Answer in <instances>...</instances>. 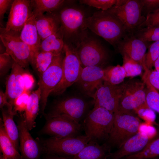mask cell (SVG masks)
Listing matches in <instances>:
<instances>
[{"label":"cell","mask_w":159,"mask_h":159,"mask_svg":"<svg viewBox=\"0 0 159 159\" xmlns=\"http://www.w3.org/2000/svg\"><path fill=\"white\" fill-rule=\"evenodd\" d=\"M87 28L115 47L127 34L123 24L117 18L102 10L85 18L81 29Z\"/></svg>","instance_id":"1"},{"label":"cell","mask_w":159,"mask_h":159,"mask_svg":"<svg viewBox=\"0 0 159 159\" xmlns=\"http://www.w3.org/2000/svg\"><path fill=\"white\" fill-rule=\"evenodd\" d=\"M114 118V113L107 109L93 107L87 114L82 124L85 134L90 138V141L98 143L108 140Z\"/></svg>","instance_id":"2"},{"label":"cell","mask_w":159,"mask_h":159,"mask_svg":"<svg viewBox=\"0 0 159 159\" xmlns=\"http://www.w3.org/2000/svg\"><path fill=\"white\" fill-rule=\"evenodd\" d=\"M76 47L74 49L82 67L103 66L108 63L109 55L100 42L85 34L81 36Z\"/></svg>","instance_id":"3"},{"label":"cell","mask_w":159,"mask_h":159,"mask_svg":"<svg viewBox=\"0 0 159 159\" xmlns=\"http://www.w3.org/2000/svg\"><path fill=\"white\" fill-rule=\"evenodd\" d=\"M85 135L76 137H51L41 141L42 151L47 154L64 157L74 156L90 142Z\"/></svg>","instance_id":"4"},{"label":"cell","mask_w":159,"mask_h":159,"mask_svg":"<svg viewBox=\"0 0 159 159\" xmlns=\"http://www.w3.org/2000/svg\"><path fill=\"white\" fill-rule=\"evenodd\" d=\"M140 120L132 112L118 110L114 118L108 140L118 148L138 132Z\"/></svg>","instance_id":"5"},{"label":"cell","mask_w":159,"mask_h":159,"mask_svg":"<svg viewBox=\"0 0 159 159\" xmlns=\"http://www.w3.org/2000/svg\"><path fill=\"white\" fill-rule=\"evenodd\" d=\"M142 9L141 0H127L123 5L114 6L105 11L121 22L127 34H134L146 19L142 15Z\"/></svg>","instance_id":"6"},{"label":"cell","mask_w":159,"mask_h":159,"mask_svg":"<svg viewBox=\"0 0 159 159\" xmlns=\"http://www.w3.org/2000/svg\"><path fill=\"white\" fill-rule=\"evenodd\" d=\"M63 50L65 56L63 62L62 78L51 94L55 96L62 94L67 88L76 83L83 69L73 48L64 44Z\"/></svg>","instance_id":"7"},{"label":"cell","mask_w":159,"mask_h":159,"mask_svg":"<svg viewBox=\"0 0 159 159\" xmlns=\"http://www.w3.org/2000/svg\"><path fill=\"white\" fill-rule=\"evenodd\" d=\"M20 33L6 30L0 27V37L5 49L14 61L24 69L30 63L32 53L28 46L21 39Z\"/></svg>","instance_id":"8"},{"label":"cell","mask_w":159,"mask_h":159,"mask_svg":"<svg viewBox=\"0 0 159 159\" xmlns=\"http://www.w3.org/2000/svg\"><path fill=\"white\" fill-rule=\"evenodd\" d=\"M62 53L54 56L52 62L39 77L38 85L41 92L40 103L42 112L44 113L48 98L61 81L63 73L64 56Z\"/></svg>","instance_id":"9"},{"label":"cell","mask_w":159,"mask_h":159,"mask_svg":"<svg viewBox=\"0 0 159 159\" xmlns=\"http://www.w3.org/2000/svg\"><path fill=\"white\" fill-rule=\"evenodd\" d=\"M46 119V123L40 132L51 137H76L80 135L83 129L82 124L67 115L47 116Z\"/></svg>","instance_id":"10"},{"label":"cell","mask_w":159,"mask_h":159,"mask_svg":"<svg viewBox=\"0 0 159 159\" xmlns=\"http://www.w3.org/2000/svg\"><path fill=\"white\" fill-rule=\"evenodd\" d=\"M146 92V85L143 81L133 80L123 83L118 110L132 112L147 104Z\"/></svg>","instance_id":"11"},{"label":"cell","mask_w":159,"mask_h":159,"mask_svg":"<svg viewBox=\"0 0 159 159\" xmlns=\"http://www.w3.org/2000/svg\"><path fill=\"white\" fill-rule=\"evenodd\" d=\"M89 106L88 102L81 97L69 96L56 102L47 116L65 115L80 123L90 111Z\"/></svg>","instance_id":"12"},{"label":"cell","mask_w":159,"mask_h":159,"mask_svg":"<svg viewBox=\"0 0 159 159\" xmlns=\"http://www.w3.org/2000/svg\"><path fill=\"white\" fill-rule=\"evenodd\" d=\"M123 89V83L113 85L104 81L97 88L94 96V107L104 108L114 113L118 110Z\"/></svg>","instance_id":"13"},{"label":"cell","mask_w":159,"mask_h":159,"mask_svg":"<svg viewBox=\"0 0 159 159\" xmlns=\"http://www.w3.org/2000/svg\"><path fill=\"white\" fill-rule=\"evenodd\" d=\"M151 44L137 38L133 34H127L115 48L122 55L127 56L143 66L146 52Z\"/></svg>","instance_id":"14"},{"label":"cell","mask_w":159,"mask_h":159,"mask_svg":"<svg viewBox=\"0 0 159 159\" xmlns=\"http://www.w3.org/2000/svg\"><path fill=\"white\" fill-rule=\"evenodd\" d=\"M104 68L97 66L83 67L76 83L83 94L93 98L97 88L104 82Z\"/></svg>","instance_id":"15"},{"label":"cell","mask_w":159,"mask_h":159,"mask_svg":"<svg viewBox=\"0 0 159 159\" xmlns=\"http://www.w3.org/2000/svg\"><path fill=\"white\" fill-rule=\"evenodd\" d=\"M31 12V0H14L4 27L5 29L20 33Z\"/></svg>","instance_id":"16"},{"label":"cell","mask_w":159,"mask_h":159,"mask_svg":"<svg viewBox=\"0 0 159 159\" xmlns=\"http://www.w3.org/2000/svg\"><path fill=\"white\" fill-rule=\"evenodd\" d=\"M17 122L19 149L23 159H41V146L29 133L24 117Z\"/></svg>","instance_id":"17"},{"label":"cell","mask_w":159,"mask_h":159,"mask_svg":"<svg viewBox=\"0 0 159 159\" xmlns=\"http://www.w3.org/2000/svg\"><path fill=\"white\" fill-rule=\"evenodd\" d=\"M57 15L63 35L67 37L74 35L80 28H82L85 18L81 10L73 8H64Z\"/></svg>","instance_id":"18"},{"label":"cell","mask_w":159,"mask_h":159,"mask_svg":"<svg viewBox=\"0 0 159 159\" xmlns=\"http://www.w3.org/2000/svg\"><path fill=\"white\" fill-rule=\"evenodd\" d=\"M153 140H151L145 135L138 132L126 140L117 150L112 153H110L107 158L121 159L136 154L143 150Z\"/></svg>","instance_id":"19"},{"label":"cell","mask_w":159,"mask_h":159,"mask_svg":"<svg viewBox=\"0 0 159 159\" xmlns=\"http://www.w3.org/2000/svg\"><path fill=\"white\" fill-rule=\"evenodd\" d=\"M26 71L25 69L14 62L11 73L6 80L5 92L9 102L12 106L15 100L25 91L21 78Z\"/></svg>","instance_id":"20"},{"label":"cell","mask_w":159,"mask_h":159,"mask_svg":"<svg viewBox=\"0 0 159 159\" xmlns=\"http://www.w3.org/2000/svg\"><path fill=\"white\" fill-rule=\"evenodd\" d=\"M20 36L21 40L28 46L31 50L30 63L39 51L41 42L36 26L35 17L32 12L20 32Z\"/></svg>","instance_id":"21"},{"label":"cell","mask_w":159,"mask_h":159,"mask_svg":"<svg viewBox=\"0 0 159 159\" xmlns=\"http://www.w3.org/2000/svg\"><path fill=\"white\" fill-rule=\"evenodd\" d=\"M36 24L41 41L56 33L61 25L58 15L48 12L35 17Z\"/></svg>","instance_id":"22"},{"label":"cell","mask_w":159,"mask_h":159,"mask_svg":"<svg viewBox=\"0 0 159 159\" xmlns=\"http://www.w3.org/2000/svg\"><path fill=\"white\" fill-rule=\"evenodd\" d=\"M110 153L106 144L100 145L97 142L90 141L73 159H107Z\"/></svg>","instance_id":"23"},{"label":"cell","mask_w":159,"mask_h":159,"mask_svg":"<svg viewBox=\"0 0 159 159\" xmlns=\"http://www.w3.org/2000/svg\"><path fill=\"white\" fill-rule=\"evenodd\" d=\"M1 109L5 130L18 150L19 149V131L18 127L13 119L16 112L14 111L13 106L11 104L5 106Z\"/></svg>","instance_id":"24"},{"label":"cell","mask_w":159,"mask_h":159,"mask_svg":"<svg viewBox=\"0 0 159 159\" xmlns=\"http://www.w3.org/2000/svg\"><path fill=\"white\" fill-rule=\"evenodd\" d=\"M41 92L39 88L31 93L25 110L24 118L28 130H31L35 125V120L39 110Z\"/></svg>","instance_id":"25"},{"label":"cell","mask_w":159,"mask_h":159,"mask_svg":"<svg viewBox=\"0 0 159 159\" xmlns=\"http://www.w3.org/2000/svg\"><path fill=\"white\" fill-rule=\"evenodd\" d=\"M0 148L4 159H23L5 130L2 120H0Z\"/></svg>","instance_id":"26"},{"label":"cell","mask_w":159,"mask_h":159,"mask_svg":"<svg viewBox=\"0 0 159 159\" xmlns=\"http://www.w3.org/2000/svg\"><path fill=\"white\" fill-rule=\"evenodd\" d=\"M63 37L61 27L58 32L41 41L39 51L52 52L56 55L62 53L64 44L63 41Z\"/></svg>","instance_id":"27"},{"label":"cell","mask_w":159,"mask_h":159,"mask_svg":"<svg viewBox=\"0 0 159 159\" xmlns=\"http://www.w3.org/2000/svg\"><path fill=\"white\" fill-rule=\"evenodd\" d=\"M64 0H31L32 13L36 17L44 14L45 12H51L62 6Z\"/></svg>","instance_id":"28"},{"label":"cell","mask_w":159,"mask_h":159,"mask_svg":"<svg viewBox=\"0 0 159 159\" xmlns=\"http://www.w3.org/2000/svg\"><path fill=\"white\" fill-rule=\"evenodd\" d=\"M56 55L52 52L40 51L35 55L30 63L34 67L39 77L47 69Z\"/></svg>","instance_id":"29"},{"label":"cell","mask_w":159,"mask_h":159,"mask_svg":"<svg viewBox=\"0 0 159 159\" xmlns=\"http://www.w3.org/2000/svg\"><path fill=\"white\" fill-rule=\"evenodd\" d=\"M142 80L146 85V102L147 105L154 111L159 113V93L150 83L145 72Z\"/></svg>","instance_id":"30"},{"label":"cell","mask_w":159,"mask_h":159,"mask_svg":"<svg viewBox=\"0 0 159 159\" xmlns=\"http://www.w3.org/2000/svg\"><path fill=\"white\" fill-rule=\"evenodd\" d=\"M126 77L125 69L122 66L117 65L104 68V81L113 85L121 83Z\"/></svg>","instance_id":"31"},{"label":"cell","mask_w":159,"mask_h":159,"mask_svg":"<svg viewBox=\"0 0 159 159\" xmlns=\"http://www.w3.org/2000/svg\"><path fill=\"white\" fill-rule=\"evenodd\" d=\"M159 156V138L151 141L142 151L122 159H148Z\"/></svg>","instance_id":"32"},{"label":"cell","mask_w":159,"mask_h":159,"mask_svg":"<svg viewBox=\"0 0 159 159\" xmlns=\"http://www.w3.org/2000/svg\"><path fill=\"white\" fill-rule=\"evenodd\" d=\"M133 34L137 38L146 42L159 41V27L141 28Z\"/></svg>","instance_id":"33"},{"label":"cell","mask_w":159,"mask_h":159,"mask_svg":"<svg viewBox=\"0 0 159 159\" xmlns=\"http://www.w3.org/2000/svg\"><path fill=\"white\" fill-rule=\"evenodd\" d=\"M122 56L123 62L122 66L125 71L126 77H133L142 74L143 69L140 64L126 55Z\"/></svg>","instance_id":"34"},{"label":"cell","mask_w":159,"mask_h":159,"mask_svg":"<svg viewBox=\"0 0 159 159\" xmlns=\"http://www.w3.org/2000/svg\"><path fill=\"white\" fill-rule=\"evenodd\" d=\"M145 55V62L148 69L151 70L155 61L159 56V41L152 43Z\"/></svg>","instance_id":"35"},{"label":"cell","mask_w":159,"mask_h":159,"mask_svg":"<svg viewBox=\"0 0 159 159\" xmlns=\"http://www.w3.org/2000/svg\"><path fill=\"white\" fill-rule=\"evenodd\" d=\"M134 112L145 122L153 125L156 124L155 111L149 108L147 104L136 109Z\"/></svg>","instance_id":"36"},{"label":"cell","mask_w":159,"mask_h":159,"mask_svg":"<svg viewBox=\"0 0 159 159\" xmlns=\"http://www.w3.org/2000/svg\"><path fill=\"white\" fill-rule=\"evenodd\" d=\"M117 0H81L80 2L90 6L105 11L115 5H116Z\"/></svg>","instance_id":"37"},{"label":"cell","mask_w":159,"mask_h":159,"mask_svg":"<svg viewBox=\"0 0 159 159\" xmlns=\"http://www.w3.org/2000/svg\"><path fill=\"white\" fill-rule=\"evenodd\" d=\"M14 60L8 53L4 52L0 54V74L2 77L5 75L12 67Z\"/></svg>","instance_id":"38"},{"label":"cell","mask_w":159,"mask_h":159,"mask_svg":"<svg viewBox=\"0 0 159 159\" xmlns=\"http://www.w3.org/2000/svg\"><path fill=\"white\" fill-rule=\"evenodd\" d=\"M30 94V91H25L15 100L13 105L14 112L25 111Z\"/></svg>","instance_id":"39"},{"label":"cell","mask_w":159,"mask_h":159,"mask_svg":"<svg viewBox=\"0 0 159 159\" xmlns=\"http://www.w3.org/2000/svg\"><path fill=\"white\" fill-rule=\"evenodd\" d=\"M142 4V15L145 17L159 9V0H141Z\"/></svg>","instance_id":"40"},{"label":"cell","mask_w":159,"mask_h":159,"mask_svg":"<svg viewBox=\"0 0 159 159\" xmlns=\"http://www.w3.org/2000/svg\"><path fill=\"white\" fill-rule=\"evenodd\" d=\"M138 132L145 135L151 140L155 138L157 134V130L153 125L145 122L140 123Z\"/></svg>","instance_id":"41"},{"label":"cell","mask_w":159,"mask_h":159,"mask_svg":"<svg viewBox=\"0 0 159 159\" xmlns=\"http://www.w3.org/2000/svg\"><path fill=\"white\" fill-rule=\"evenodd\" d=\"M153 27H159V9L147 15L145 20L140 25L139 29Z\"/></svg>","instance_id":"42"},{"label":"cell","mask_w":159,"mask_h":159,"mask_svg":"<svg viewBox=\"0 0 159 159\" xmlns=\"http://www.w3.org/2000/svg\"><path fill=\"white\" fill-rule=\"evenodd\" d=\"M151 85L156 90H159V72L155 70L151 71L148 69L146 66L143 67Z\"/></svg>","instance_id":"43"},{"label":"cell","mask_w":159,"mask_h":159,"mask_svg":"<svg viewBox=\"0 0 159 159\" xmlns=\"http://www.w3.org/2000/svg\"><path fill=\"white\" fill-rule=\"evenodd\" d=\"M21 80L25 90L30 91L34 83V79L32 75L26 71L22 75Z\"/></svg>","instance_id":"44"},{"label":"cell","mask_w":159,"mask_h":159,"mask_svg":"<svg viewBox=\"0 0 159 159\" xmlns=\"http://www.w3.org/2000/svg\"><path fill=\"white\" fill-rule=\"evenodd\" d=\"M14 0H0V24L4 18V15L10 5H11Z\"/></svg>","instance_id":"45"},{"label":"cell","mask_w":159,"mask_h":159,"mask_svg":"<svg viewBox=\"0 0 159 159\" xmlns=\"http://www.w3.org/2000/svg\"><path fill=\"white\" fill-rule=\"evenodd\" d=\"M10 104L8 101L7 96L5 93L2 90L0 92V107L2 108L5 105Z\"/></svg>","instance_id":"46"},{"label":"cell","mask_w":159,"mask_h":159,"mask_svg":"<svg viewBox=\"0 0 159 159\" xmlns=\"http://www.w3.org/2000/svg\"><path fill=\"white\" fill-rule=\"evenodd\" d=\"M74 157H64L53 154H46L44 159H73Z\"/></svg>","instance_id":"47"},{"label":"cell","mask_w":159,"mask_h":159,"mask_svg":"<svg viewBox=\"0 0 159 159\" xmlns=\"http://www.w3.org/2000/svg\"><path fill=\"white\" fill-rule=\"evenodd\" d=\"M154 66L155 68V70L159 72V56L155 61Z\"/></svg>","instance_id":"48"},{"label":"cell","mask_w":159,"mask_h":159,"mask_svg":"<svg viewBox=\"0 0 159 159\" xmlns=\"http://www.w3.org/2000/svg\"><path fill=\"white\" fill-rule=\"evenodd\" d=\"M0 159H4L2 157V156L1 155H0Z\"/></svg>","instance_id":"49"},{"label":"cell","mask_w":159,"mask_h":159,"mask_svg":"<svg viewBox=\"0 0 159 159\" xmlns=\"http://www.w3.org/2000/svg\"><path fill=\"white\" fill-rule=\"evenodd\" d=\"M107 159V158H105V159Z\"/></svg>","instance_id":"50"}]
</instances>
